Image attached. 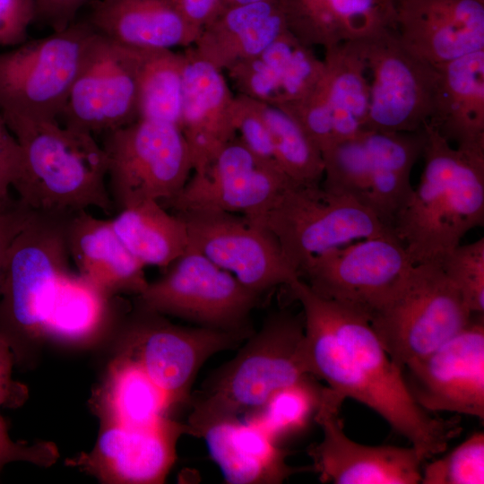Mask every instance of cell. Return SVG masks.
I'll return each mask as SVG.
<instances>
[{"label":"cell","mask_w":484,"mask_h":484,"mask_svg":"<svg viewBox=\"0 0 484 484\" xmlns=\"http://www.w3.org/2000/svg\"><path fill=\"white\" fill-rule=\"evenodd\" d=\"M345 398L327 386L315 415L323 438L307 448L312 471L321 482L334 484H418L423 458L413 447L367 445L343 430L340 411Z\"/></svg>","instance_id":"obj_18"},{"label":"cell","mask_w":484,"mask_h":484,"mask_svg":"<svg viewBox=\"0 0 484 484\" xmlns=\"http://www.w3.org/2000/svg\"><path fill=\"white\" fill-rule=\"evenodd\" d=\"M148 50L95 33L59 122L94 135L137 120L139 78Z\"/></svg>","instance_id":"obj_13"},{"label":"cell","mask_w":484,"mask_h":484,"mask_svg":"<svg viewBox=\"0 0 484 484\" xmlns=\"http://www.w3.org/2000/svg\"><path fill=\"white\" fill-rule=\"evenodd\" d=\"M19 145L0 114V202L8 198L19 165Z\"/></svg>","instance_id":"obj_45"},{"label":"cell","mask_w":484,"mask_h":484,"mask_svg":"<svg viewBox=\"0 0 484 484\" xmlns=\"http://www.w3.org/2000/svg\"><path fill=\"white\" fill-rule=\"evenodd\" d=\"M188 427L169 418L151 427L101 424L93 448L65 460L68 466L108 484L163 483Z\"/></svg>","instance_id":"obj_20"},{"label":"cell","mask_w":484,"mask_h":484,"mask_svg":"<svg viewBox=\"0 0 484 484\" xmlns=\"http://www.w3.org/2000/svg\"><path fill=\"white\" fill-rule=\"evenodd\" d=\"M59 458L56 445L50 441H37L32 444L13 441L8 433V425L0 414V474L9 462H26L48 468Z\"/></svg>","instance_id":"obj_40"},{"label":"cell","mask_w":484,"mask_h":484,"mask_svg":"<svg viewBox=\"0 0 484 484\" xmlns=\"http://www.w3.org/2000/svg\"><path fill=\"white\" fill-rule=\"evenodd\" d=\"M34 212L18 198L9 196L0 202V292L9 247Z\"/></svg>","instance_id":"obj_42"},{"label":"cell","mask_w":484,"mask_h":484,"mask_svg":"<svg viewBox=\"0 0 484 484\" xmlns=\"http://www.w3.org/2000/svg\"><path fill=\"white\" fill-rule=\"evenodd\" d=\"M95 33L86 21L74 22L0 53L4 120L59 121Z\"/></svg>","instance_id":"obj_8"},{"label":"cell","mask_w":484,"mask_h":484,"mask_svg":"<svg viewBox=\"0 0 484 484\" xmlns=\"http://www.w3.org/2000/svg\"><path fill=\"white\" fill-rule=\"evenodd\" d=\"M422 129L420 180L392 225L412 264L439 263L484 224V153L452 147L428 123Z\"/></svg>","instance_id":"obj_2"},{"label":"cell","mask_w":484,"mask_h":484,"mask_svg":"<svg viewBox=\"0 0 484 484\" xmlns=\"http://www.w3.org/2000/svg\"><path fill=\"white\" fill-rule=\"evenodd\" d=\"M261 103L278 168L295 185H320L324 161L319 148L290 115Z\"/></svg>","instance_id":"obj_35"},{"label":"cell","mask_w":484,"mask_h":484,"mask_svg":"<svg viewBox=\"0 0 484 484\" xmlns=\"http://www.w3.org/2000/svg\"><path fill=\"white\" fill-rule=\"evenodd\" d=\"M288 30L324 49L384 30H396L395 0H279Z\"/></svg>","instance_id":"obj_25"},{"label":"cell","mask_w":484,"mask_h":484,"mask_svg":"<svg viewBox=\"0 0 484 484\" xmlns=\"http://www.w3.org/2000/svg\"><path fill=\"white\" fill-rule=\"evenodd\" d=\"M119 297H110L71 269L59 277L43 327V340L66 345L95 341L125 315Z\"/></svg>","instance_id":"obj_30"},{"label":"cell","mask_w":484,"mask_h":484,"mask_svg":"<svg viewBox=\"0 0 484 484\" xmlns=\"http://www.w3.org/2000/svg\"><path fill=\"white\" fill-rule=\"evenodd\" d=\"M226 482L279 484L307 470L287 462L289 451L251 419H234L211 427L203 436Z\"/></svg>","instance_id":"obj_29"},{"label":"cell","mask_w":484,"mask_h":484,"mask_svg":"<svg viewBox=\"0 0 484 484\" xmlns=\"http://www.w3.org/2000/svg\"><path fill=\"white\" fill-rule=\"evenodd\" d=\"M412 265L394 233L364 238L311 258L299 271L317 295L364 315Z\"/></svg>","instance_id":"obj_16"},{"label":"cell","mask_w":484,"mask_h":484,"mask_svg":"<svg viewBox=\"0 0 484 484\" xmlns=\"http://www.w3.org/2000/svg\"><path fill=\"white\" fill-rule=\"evenodd\" d=\"M69 215L35 212L9 247L0 292V334L10 343L16 364H24L43 340L57 281L70 269Z\"/></svg>","instance_id":"obj_5"},{"label":"cell","mask_w":484,"mask_h":484,"mask_svg":"<svg viewBox=\"0 0 484 484\" xmlns=\"http://www.w3.org/2000/svg\"><path fill=\"white\" fill-rule=\"evenodd\" d=\"M312 376L275 391L256 411L249 414L277 443L304 430L315 418L320 404L322 390Z\"/></svg>","instance_id":"obj_36"},{"label":"cell","mask_w":484,"mask_h":484,"mask_svg":"<svg viewBox=\"0 0 484 484\" xmlns=\"http://www.w3.org/2000/svg\"><path fill=\"white\" fill-rule=\"evenodd\" d=\"M402 373L410 393L425 411L483 419V315H474L462 331Z\"/></svg>","instance_id":"obj_19"},{"label":"cell","mask_w":484,"mask_h":484,"mask_svg":"<svg viewBox=\"0 0 484 484\" xmlns=\"http://www.w3.org/2000/svg\"><path fill=\"white\" fill-rule=\"evenodd\" d=\"M92 0H33L35 19L53 31H59L74 22L80 9Z\"/></svg>","instance_id":"obj_44"},{"label":"cell","mask_w":484,"mask_h":484,"mask_svg":"<svg viewBox=\"0 0 484 484\" xmlns=\"http://www.w3.org/2000/svg\"><path fill=\"white\" fill-rule=\"evenodd\" d=\"M262 1H267V0H222L220 12L231 6L250 4V3H255V2H262Z\"/></svg>","instance_id":"obj_47"},{"label":"cell","mask_w":484,"mask_h":484,"mask_svg":"<svg viewBox=\"0 0 484 484\" xmlns=\"http://www.w3.org/2000/svg\"><path fill=\"white\" fill-rule=\"evenodd\" d=\"M167 272L135 296V306L197 326L252 333L249 316L262 295L187 246Z\"/></svg>","instance_id":"obj_10"},{"label":"cell","mask_w":484,"mask_h":484,"mask_svg":"<svg viewBox=\"0 0 484 484\" xmlns=\"http://www.w3.org/2000/svg\"><path fill=\"white\" fill-rule=\"evenodd\" d=\"M15 364V355L10 343L0 334V408H20L29 398L27 385L13 377Z\"/></svg>","instance_id":"obj_43"},{"label":"cell","mask_w":484,"mask_h":484,"mask_svg":"<svg viewBox=\"0 0 484 484\" xmlns=\"http://www.w3.org/2000/svg\"><path fill=\"white\" fill-rule=\"evenodd\" d=\"M288 30L279 0H267L222 10L200 31L195 53L220 71L249 59Z\"/></svg>","instance_id":"obj_27"},{"label":"cell","mask_w":484,"mask_h":484,"mask_svg":"<svg viewBox=\"0 0 484 484\" xmlns=\"http://www.w3.org/2000/svg\"><path fill=\"white\" fill-rule=\"evenodd\" d=\"M396 31L407 48L439 67L484 50V0H401Z\"/></svg>","instance_id":"obj_21"},{"label":"cell","mask_w":484,"mask_h":484,"mask_svg":"<svg viewBox=\"0 0 484 484\" xmlns=\"http://www.w3.org/2000/svg\"><path fill=\"white\" fill-rule=\"evenodd\" d=\"M179 128L194 172H203L235 137L231 92L222 71L186 48Z\"/></svg>","instance_id":"obj_22"},{"label":"cell","mask_w":484,"mask_h":484,"mask_svg":"<svg viewBox=\"0 0 484 484\" xmlns=\"http://www.w3.org/2000/svg\"><path fill=\"white\" fill-rule=\"evenodd\" d=\"M436 68L440 80L427 123L455 147L484 153V50Z\"/></svg>","instance_id":"obj_28"},{"label":"cell","mask_w":484,"mask_h":484,"mask_svg":"<svg viewBox=\"0 0 484 484\" xmlns=\"http://www.w3.org/2000/svg\"><path fill=\"white\" fill-rule=\"evenodd\" d=\"M186 224L188 247L264 295L299 278L277 239L266 229L235 213L217 211L175 212Z\"/></svg>","instance_id":"obj_14"},{"label":"cell","mask_w":484,"mask_h":484,"mask_svg":"<svg viewBox=\"0 0 484 484\" xmlns=\"http://www.w3.org/2000/svg\"><path fill=\"white\" fill-rule=\"evenodd\" d=\"M444 272L472 314L484 313V238L458 245L440 260Z\"/></svg>","instance_id":"obj_38"},{"label":"cell","mask_w":484,"mask_h":484,"mask_svg":"<svg viewBox=\"0 0 484 484\" xmlns=\"http://www.w3.org/2000/svg\"><path fill=\"white\" fill-rule=\"evenodd\" d=\"M324 70L313 90L281 108L324 151L367 129L370 87L356 40L325 49Z\"/></svg>","instance_id":"obj_15"},{"label":"cell","mask_w":484,"mask_h":484,"mask_svg":"<svg viewBox=\"0 0 484 484\" xmlns=\"http://www.w3.org/2000/svg\"><path fill=\"white\" fill-rule=\"evenodd\" d=\"M356 41L371 76L366 128L419 131L433 113L438 69L407 48L395 30Z\"/></svg>","instance_id":"obj_12"},{"label":"cell","mask_w":484,"mask_h":484,"mask_svg":"<svg viewBox=\"0 0 484 484\" xmlns=\"http://www.w3.org/2000/svg\"><path fill=\"white\" fill-rule=\"evenodd\" d=\"M86 21L117 43L143 49L194 45L199 31L184 19L175 0H92Z\"/></svg>","instance_id":"obj_26"},{"label":"cell","mask_w":484,"mask_h":484,"mask_svg":"<svg viewBox=\"0 0 484 484\" xmlns=\"http://www.w3.org/2000/svg\"><path fill=\"white\" fill-rule=\"evenodd\" d=\"M318 297L302 306L301 357L306 372L345 399L376 411L423 460L444 452L461 432L458 419L430 416L417 403L402 370L361 312Z\"/></svg>","instance_id":"obj_1"},{"label":"cell","mask_w":484,"mask_h":484,"mask_svg":"<svg viewBox=\"0 0 484 484\" xmlns=\"http://www.w3.org/2000/svg\"><path fill=\"white\" fill-rule=\"evenodd\" d=\"M35 20L33 0H0V46H18Z\"/></svg>","instance_id":"obj_41"},{"label":"cell","mask_w":484,"mask_h":484,"mask_svg":"<svg viewBox=\"0 0 484 484\" xmlns=\"http://www.w3.org/2000/svg\"><path fill=\"white\" fill-rule=\"evenodd\" d=\"M184 19L199 32L220 12L222 0H175Z\"/></svg>","instance_id":"obj_46"},{"label":"cell","mask_w":484,"mask_h":484,"mask_svg":"<svg viewBox=\"0 0 484 484\" xmlns=\"http://www.w3.org/2000/svg\"><path fill=\"white\" fill-rule=\"evenodd\" d=\"M251 222L273 235L298 274L314 256L394 233L367 205L351 195L327 191L321 184H290L270 209Z\"/></svg>","instance_id":"obj_7"},{"label":"cell","mask_w":484,"mask_h":484,"mask_svg":"<svg viewBox=\"0 0 484 484\" xmlns=\"http://www.w3.org/2000/svg\"><path fill=\"white\" fill-rule=\"evenodd\" d=\"M395 1L398 3V2L401 1V0H395Z\"/></svg>","instance_id":"obj_48"},{"label":"cell","mask_w":484,"mask_h":484,"mask_svg":"<svg viewBox=\"0 0 484 484\" xmlns=\"http://www.w3.org/2000/svg\"><path fill=\"white\" fill-rule=\"evenodd\" d=\"M65 239L77 272L107 295L137 296L146 289L145 267L119 239L110 220L75 212L66 220Z\"/></svg>","instance_id":"obj_24"},{"label":"cell","mask_w":484,"mask_h":484,"mask_svg":"<svg viewBox=\"0 0 484 484\" xmlns=\"http://www.w3.org/2000/svg\"><path fill=\"white\" fill-rule=\"evenodd\" d=\"M291 183L276 166L256 158L236 136L203 172H194L172 199L160 203L174 212L217 211L242 213L253 221Z\"/></svg>","instance_id":"obj_17"},{"label":"cell","mask_w":484,"mask_h":484,"mask_svg":"<svg viewBox=\"0 0 484 484\" xmlns=\"http://www.w3.org/2000/svg\"><path fill=\"white\" fill-rule=\"evenodd\" d=\"M363 136L370 158L367 205L392 227L412 191L411 172L422 154L424 132L364 129Z\"/></svg>","instance_id":"obj_31"},{"label":"cell","mask_w":484,"mask_h":484,"mask_svg":"<svg viewBox=\"0 0 484 484\" xmlns=\"http://www.w3.org/2000/svg\"><path fill=\"white\" fill-rule=\"evenodd\" d=\"M91 405L101 424L151 427L171 418L168 397L142 367L118 352L110 362Z\"/></svg>","instance_id":"obj_32"},{"label":"cell","mask_w":484,"mask_h":484,"mask_svg":"<svg viewBox=\"0 0 484 484\" xmlns=\"http://www.w3.org/2000/svg\"><path fill=\"white\" fill-rule=\"evenodd\" d=\"M232 118L235 136L256 158L278 168L262 103L241 94L235 95Z\"/></svg>","instance_id":"obj_39"},{"label":"cell","mask_w":484,"mask_h":484,"mask_svg":"<svg viewBox=\"0 0 484 484\" xmlns=\"http://www.w3.org/2000/svg\"><path fill=\"white\" fill-rule=\"evenodd\" d=\"M422 484H483L484 433L476 432L440 459L422 467Z\"/></svg>","instance_id":"obj_37"},{"label":"cell","mask_w":484,"mask_h":484,"mask_svg":"<svg viewBox=\"0 0 484 484\" xmlns=\"http://www.w3.org/2000/svg\"><path fill=\"white\" fill-rule=\"evenodd\" d=\"M110 221L119 239L144 267L167 268L188 246L185 220L156 200L122 208Z\"/></svg>","instance_id":"obj_33"},{"label":"cell","mask_w":484,"mask_h":484,"mask_svg":"<svg viewBox=\"0 0 484 484\" xmlns=\"http://www.w3.org/2000/svg\"><path fill=\"white\" fill-rule=\"evenodd\" d=\"M19 145L13 187L36 212L69 215L115 206L107 183V158L94 135L58 120L5 121Z\"/></svg>","instance_id":"obj_3"},{"label":"cell","mask_w":484,"mask_h":484,"mask_svg":"<svg viewBox=\"0 0 484 484\" xmlns=\"http://www.w3.org/2000/svg\"><path fill=\"white\" fill-rule=\"evenodd\" d=\"M439 263L412 264L366 315L402 370L462 331L473 315Z\"/></svg>","instance_id":"obj_6"},{"label":"cell","mask_w":484,"mask_h":484,"mask_svg":"<svg viewBox=\"0 0 484 484\" xmlns=\"http://www.w3.org/2000/svg\"><path fill=\"white\" fill-rule=\"evenodd\" d=\"M185 54L149 49L138 88V119L168 122L179 127Z\"/></svg>","instance_id":"obj_34"},{"label":"cell","mask_w":484,"mask_h":484,"mask_svg":"<svg viewBox=\"0 0 484 484\" xmlns=\"http://www.w3.org/2000/svg\"><path fill=\"white\" fill-rule=\"evenodd\" d=\"M324 70L313 48L289 30L256 56L227 70L237 94L279 108L306 97Z\"/></svg>","instance_id":"obj_23"},{"label":"cell","mask_w":484,"mask_h":484,"mask_svg":"<svg viewBox=\"0 0 484 484\" xmlns=\"http://www.w3.org/2000/svg\"><path fill=\"white\" fill-rule=\"evenodd\" d=\"M103 135L108 189L117 211L145 200L165 203L187 182L193 165L177 125L137 119Z\"/></svg>","instance_id":"obj_9"},{"label":"cell","mask_w":484,"mask_h":484,"mask_svg":"<svg viewBox=\"0 0 484 484\" xmlns=\"http://www.w3.org/2000/svg\"><path fill=\"white\" fill-rule=\"evenodd\" d=\"M303 335V315H269L237 355L192 393L188 435L202 438L211 427L256 411L275 391L310 376L301 360Z\"/></svg>","instance_id":"obj_4"},{"label":"cell","mask_w":484,"mask_h":484,"mask_svg":"<svg viewBox=\"0 0 484 484\" xmlns=\"http://www.w3.org/2000/svg\"><path fill=\"white\" fill-rule=\"evenodd\" d=\"M120 327L119 352L142 367L173 409L190 404L193 383L210 357L238 347L254 333L181 326L136 306Z\"/></svg>","instance_id":"obj_11"}]
</instances>
